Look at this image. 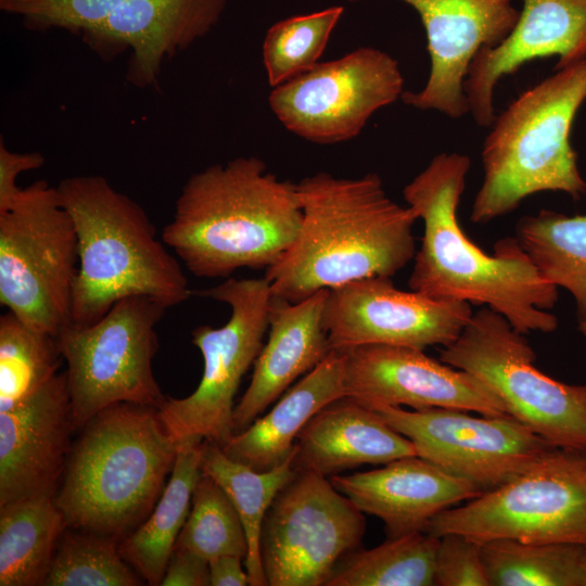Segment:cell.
<instances>
[{
	"label": "cell",
	"instance_id": "17",
	"mask_svg": "<svg viewBox=\"0 0 586 586\" xmlns=\"http://www.w3.org/2000/svg\"><path fill=\"white\" fill-rule=\"evenodd\" d=\"M399 1L420 15L431 60L425 86L417 92L404 91L403 102L462 117L469 113L464 80L471 62L481 49L498 46L514 28L520 16L514 0Z\"/></svg>",
	"mask_w": 586,
	"mask_h": 586
},
{
	"label": "cell",
	"instance_id": "29",
	"mask_svg": "<svg viewBox=\"0 0 586 586\" xmlns=\"http://www.w3.org/2000/svg\"><path fill=\"white\" fill-rule=\"evenodd\" d=\"M440 537L416 532L355 549L336 565L326 586H432Z\"/></svg>",
	"mask_w": 586,
	"mask_h": 586
},
{
	"label": "cell",
	"instance_id": "12",
	"mask_svg": "<svg viewBox=\"0 0 586 586\" xmlns=\"http://www.w3.org/2000/svg\"><path fill=\"white\" fill-rule=\"evenodd\" d=\"M366 519L326 476L296 471L264 519L260 558L268 586L327 585L357 549Z\"/></svg>",
	"mask_w": 586,
	"mask_h": 586
},
{
	"label": "cell",
	"instance_id": "35",
	"mask_svg": "<svg viewBox=\"0 0 586 586\" xmlns=\"http://www.w3.org/2000/svg\"><path fill=\"white\" fill-rule=\"evenodd\" d=\"M125 0H0L3 13L22 18L31 31L53 28L81 36L102 23Z\"/></svg>",
	"mask_w": 586,
	"mask_h": 586
},
{
	"label": "cell",
	"instance_id": "7",
	"mask_svg": "<svg viewBox=\"0 0 586 586\" xmlns=\"http://www.w3.org/2000/svg\"><path fill=\"white\" fill-rule=\"evenodd\" d=\"M77 233L56 187L22 188L0 212V304L54 336L72 323Z\"/></svg>",
	"mask_w": 586,
	"mask_h": 586
},
{
	"label": "cell",
	"instance_id": "30",
	"mask_svg": "<svg viewBox=\"0 0 586 586\" xmlns=\"http://www.w3.org/2000/svg\"><path fill=\"white\" fill-rule=\"evenodd\" d=\"M585 547L498 538L482 543V558L491 586H583Z\"/></svg>",
	"mask_w": 586,
	"mask_h": 586
},
{
	"label": "cell",
	"instance_id": "18",
	"mask_svg": "<svg viewBox=\"0 0 586 586\" xmlns=\"http://www.w3.org/2000/svg\"><path fill=\"white\" fill-rule=\"evenodd\" d=\"M226 5L227 0H125L81 38L105 62L129 50L126 81L154 87L163 63L211 33Z\"/></svg>",
	"mask_w": 586,
	"mask_h": 586
},
{
	"label": "cell",
	"instance_id": "23",
	"mask_svg": "<svg viewBox=\"0 0 586 586\" xmlns=\"http://www.w3.org/2000/svg\"><path fill=\"white\" fill-rule=\"evenodd\" d=\"M413 455L417 450L410 440L391 428L375 410L344 396L319 410L302 429L292 464L296 471L327 477L362 464H385Z\"/></svg>",
	"mask_w": 586,
	"mask_h": 586
},
{
	"label": "cell",
	"instance_id": "20",
	"mask_svg": "<svg viewBox=\"0 0 586 586\" xmlns=\"http://www.w3.org/2000/svg\"><path fill=\"white\" fill-rule=\"evenodd\" d=\"M553 55L557 71L586 59V0H523L508 37L481 49L471 62L464 92L474 122L492 126L494 91L502 77L526 62Z\"/></svg>",
	"mask_w": 586,
	"mask_h": 586
},
{
	"label": "cell",
	"instance_id": "15",
	"mask_svg": "<svg viewBox=\"0 0 586 586\" xmlns=\"http://www.w3.org/2000/svg\"><path fill=\"white\" fill-rule=\"evenodd\" d=\"M391 278L374 276L328 290L323 324L331 349L367 344L445 347L473 315L468 302L403 291Z\"/></svg>",
	"mask_w": 586,
	"mask_h": 586
},
{
	"label": "cell",
	"instance_id": "34",
	"mask_svg": "<svg viewBox=\"0 0 586 586\" xmlns=\"http://www.w3.org/2000/svg\"><path fill=\"white\" fill-rule=\"evenodd\" d=\"M344 8L295 15L275 23L265 35L263 62L275 88L318 64Z\"/></svg>",
	"mask_w": 586,
	"mask_h": 586
},
{
	"label": "cell",
	"instance_id": "13",
	"mask_svg": "<svg viewBox=\"0 0 586 586\" xmlns=\"http://www.w3.org/2000/svg\"><path fill=\"white\" fill-rule=\"evenodd\" d=\"M403 93L398 62L380 49L359 47L275 87L269 106L294 135L334 144L357 137L378 110Z\"/></svg>",
	"mask_w": 586,
	"mask_h": 586
},
{
	"label": "cell",
	"instance_id": "10",
	"mask_svg": "<svg viewBox=\"0 0 586 586\" xmlns=\"http://www.w3.org/2000/svg\"><path fill=\"white\" fill-rule=\"evenodd\" d=\"M167 308L150 296H128L98 321L69 324L59 334L76 431L117 403L157 409L165 404L152 361L158 348L156 326Z\"/></svg>",
	"mask_w": 586,
	"mask_h": 586
},
{
	"label": "cell",
	"instance_id": "1",
	"mask_svg": "<svg viewBox=\"0 0 586 586\" xmlns=\"http://www.w3.org/2000/svg\"><path fill=\"white\" fill-rule=\"evenodd\" d=\"M470 165L464 154L440 153L403 190L423 221L410 290L486 305L523 334L555 331L558 319L549 310L558 288L539 275L517 238L498 240L488 255L464 234L457 209Z\"/></svg>",
	"mask_w": 586,
	"mask_h": 586
},
{
	"label": "cell",
	"instance_id": "33",
	"mask_svg": "<svg viewBox=\"0 0 586 586\" xmlns=\"http://www.w3.org/2000/svg\"><path fill=\"white\" fill-rule=\"evenodd\" d=\"M175 548L192 551L207 561L226 555L245 560L247 556L245 528L232 500L203 473L194 487L191 510Z\"/></svg>",
	"mask_w": 586,
	"mask_h": 586
},
{
	"label": "cell",
	"instance_id": "24",
	"mask_svg": "<svg viewBox=\"0 0 586 586\" xmlns=\"http://www.w3.org/2000/svg\"><path fill=\"white\" fill-rule=\"evenodd\" d=\"M343 365V353L332 349L316 368L288 388L266 415L233 434L222 451L257 471L284 462L294 453L296 438L306 423L328 404L346 396Z\"/></svg>",
	"mask_w": 586,
	"mask_h": 586
},
{
	"label": "cell",
	"instance_id": "31",
	"mask_svg": "<svg viewBox=\"0 0 586 586\" xmlns=\"http://www.w3.org/2000/svg\"><path fill=\"white\" fill-rule=\"evenodd\" d=\"M63 358L58 337L12 311L0 317V412L14 409L55 374Z\"/></svg>",
	"mask_w": 586,
	"mask_h": 586
},
{
	"label": "cell",
	"instance_id": "16",
	"mask_svg": "<svg viewBox=\"0 0 586 586\" xmlns=\"http://www.w3.org/2000/svg\"><path fill=\"white\" fill-rule=\"evenodd\" d=\"M341 352L346 396L372 410L407 406L508 415L479 378L429 357L423 349L367 344Z\"/></svg>",
	"mask_w": 586,
	"mask_h": 586
},
{
	"label": "cell",
	"instance_id": "19",
	"mask_svg": "<svg viewBox=\"0 0 586 586\" xmlns=\"http://www.w3.org/2000/svg\"><path fill=\"white\" fill-rule=\"evenodd\" d=\"M75 431L66 371L14 409L0 412V506L54 497Z\"/></svg>",
	"mask_w": 586,
	"mask_h": 586
},
{
	"label": "cell",
	"instance_id": "40",
	"mask_svg": "<svg viewBox=\"0 0 586 586\" xmlns=\"http://www.w3.org/2000/svg\"><path fill=\"white\" fill-rule=\"evenodd\" d=\"M583 586H586V547L582 559Z\"/></svg>",
	"mask_w": 586,
	"mask_h": 586
},
{
	"label": "cell",
	"instance_id": "25",
	"mask_svg": "<svg viewBox=\"0 0 586 586\" xmlns=\"http://www.w3.org/2000/svg\"><path fill=\"white\" fill-rule=\"evenodd\" d=\"M203 443L201 438L179 442L169 481L153 511L118 544L122 557L148 585H161L190 513L193 491L202 475Z\"/></svg>",
	"mask_w": 586,
	"mask_h": 586
},
{
	"label": "cell",
	"instance_id": "5",
	"mask_svg": "<svg viewBox=\"0 0 586 586\" xmlns=\"http://www.w3.org/2000/svg\"><path fill=\"white\" fill-rule=\"evenodd\" d=\"M56 190L78 240L71 324L89 326L128 296H150L169 308L192 295L145 211L106 178L67 177Z\"/></svg>",
	"mask_w": 586,
	"mask_h": 586
},
{
	"label": "cell",
	"instance_id": "11",
	"mask_svg": "<svg viewBox=\"0 0 586 586\" xmlns=\"http://www.w3.org/2000/svg\"><path fill=\"white\" fill-rule=\"evenodd\" d=\"M192 294L226 303L230 317L219 328L203 324L193 329L192 343L203 357L201 381L189 396L167 398L158 413L178 443L201 438L222 448L234 434L235 394L260 353L269 329L272 295L265 277H229L216 286Z\"/></svg>",
	"mask_w": 586,
	"mask_h": 586
},
{
	"label": "cell",
	"instance_id": "3",
	"mask_svg": "<svg viewBox=\"0 0 586 586\" xmlns=\"http://www.w3.org/2000/svg\"><path fill=\"white\" fill-rule=\"evenodd\" d=\"M297 184L241 156L194 173L183 184L162 241L199 278L275 265L302 222Z\"/></svg>",
	"mask_w": 586,
	"mask_h": 586
},
{
	"label": "cell",
	"instance_id": "38",
	"mask_svg": "<svg viewBox=\"0 0 586 586\" xmlns=\"http://www.w3.org/2000/svg\"><path fill=\"white\" fill-rule=\"evenodd\" d=\"M162 586H208L209 563L201 556L175 548L167 564Z\"/></svg>",
	"mask_w": 586,
	"mask_h": 586
},
{
	"label": "cell",
	"instance_id": "22",
	"mask_svg": "<svg viewBox=\"0 0 586 586\" xmlns=\"http://www.w3.org/2000/svg\"><path fill=\"white\" fill-rule=\"evenodd\" d=\"M327 294L328 290H320L295 303L271 297L268 339L253 365L250 385L234 407V434L250 426L332 351L323 324Z\"/></svg>",
	"mask_w": 586,
	"mask_h": 586
},
{
	"label": "cell",
	"instance_id": "2",
	"mask_svg": "<svg viewBox=\"0 0 586 586\" xmlns=\"http://www.w3.org/2000/svg\"><path fill=\"white\" fill-rule=\"evenodd\" d=\"M296 184L303 211L297 237L265 273L273 297L295 303L355 280L392 277L413 259L418 218L386 194L379 175L319 171Z\"/></svg>",
	"mask_w": 586,
	"mask_h": 586
},
{
	"label": "cell",
	"instance_id": "27",
	"mask_svg": "<svg viewBox=\"0 0 586 586\" xmlns=\"http://www.w3.org/2000/svg\"><path fill=\"white\" fill-rule=\"evenodd\" d=\"M293 457L294 453L273 469L257 471L230 459L218 444L204 440L201 471L227 493L245 528L249 552L244 561L250 586H268L260 558L262 527L273 499L296 474Z\"/></svg>",
	"mask_w": 586,
	"mask_h": 586
},
{
	"label": "cell",
	"instance_id": "26",
	"mask_svg": "<svg viewBox=\"0 0 586 586\" xmlns=\"http://www.w3.org/2000/svg\"><path fill=\"white\" fill-rule=\"evenodd\" d=\"M66 527L53 497L0 506V586H43Z\"/></svg>",
	"mask_w": 586,
	"mask_h": 586
},
{
	"label": "cell",
	"instance_id": "28",
	"mask_svg": "<svg viewBox=\"0 0 586 586\" xmlns=\"http://www.w3.org/2000/svg\"><path fill=\"white\" fill-rule=\"evenodd\" d=\"M517 240L539 275L574 297L586 315V215L542 209L517 224Z\"/></svg>",
	"mask_w": 586,
	"mask_h": 586
},
{
	"label": "cell",
	"instance_id": "6",
	"mask_svg": "<svg viewBox=\"0 0 586 586\" xmlns=\"http://www.w3.org/2000/svg\"><path fill=\"white\" fill-rule=\"evenodd\" d=\"M586 100V59L558 69L521 93L492 124L482 150L483 182L471 220L486 224L538 192L574 199L586 182L570 142L575 115Z\"/></svg>",
	"mask_w": 586,
	"mask_h": 586
},
{
	"label": "cell",
	"instance_id": "37",
	"mask_svg": "<svg viewBox=\"0 0 586 586\" xmlns=\"http://www.w3.org/2000/svg\"><path fill=\"white\" fill-rule=\"evenodd\" d=\"M40 152L17 153L10 151L0 140V212L5 211L21 189L16 179L21 173L40 168L44 164Z\"/></svg>",
	"mask_w": 586,
	"mask_h": 586
},
{
	"label": "cell",
	"instance_id": "36",
	"mask_svg": "<svg viewBox=\"0 0 586 586\" xmlns=\"http://www.w3.org/2000/svg\"><path fill=\"white\" fill-rule=\"evenodd\" d=\"M434 585L491 586L482 558V544L458 533L440 536Z\"/></svg>",
	"mask_w": 586,
	"mask_h": 586
},
{
	"label": "cell",
	"instance_id": "9",
	"mask_svg": "<svg viewBox=\"0 0 586 586\" xmlns=\"http://www.w3.org/2000/svg\"><path fill=\"white\" fill-rule=\"evenodd\" d=\"M424 532L458 533L481 544L509 538L586 546V450L550 448L502 485L440 512Z\"/></svg>",
	"mask_w": 586,
	"mask_h": 586
},
{
	"label": "cell",
	"instance_id": "14",
	"mask_svg": "<svg viewBox=\"0 0 586 586\" xmlns=\"http://www.w3.org/2000/svg\"><path fill=\"white\" fill-rule=\"evenodd\" d=\"M375 411L412 442L418 456L483 493L508 482L555 447L509 415L476 417L449 408Z\"/></svg>",
	"mask_w": 586,
	"mask_h": 586
},
{
	"label": "cell",
	"instance_id": "8",
	"mask_svg": "<svg viewBox=\"0 0 586 586\" xmlns=\"http://www.w3.org/2000/svg\"><path fill=\"white\" fill-rule=\"evenodd\" d=\"M523 335L486 306L441 351L440 360L479 378L509 416L550 445L586 450V383L566 384L542 372Z\"/></svg>",
	"mask_w": 586,
	"mask_h": 586
},
{
	"label": "cell",
	"instance_id": "4",
	"mask_svg": "<svg viewBox=\"0 0 586 586\" xmlns=\"http://www.w3.org/2000/svg\"><path fill=\"white\" fill-rule=\"evenodd\" d=\"M80 431L54 502L67 527L120 542L153 511L179 443L157 408L133 403L104 408Z\"/></svg>",
	"mask_w": 586,
	"mask_h": 586
},
{
	"label": "cell",
	"instance_id": "21",
	"mask_svg": "<svg viewBox=\"0 0 586 586\" xmlns=\"http://www.w3.org/2000/svg\"><path fill=\"white\" fill-rule=\"evenodd\" d=\"M330 482L360 511L382 520L387 538L424 532L436 514L483 493L417 455L375 470L332 475Z\"/></svg>",
	"mask_w": 586,
	"mask_h": 586
},
{
	"label": "cell",
	"instance_id": "41",
	"mask_svg": "<svg viewBox=\"0 0 586 586\" xmlns=\"http://www.w3.org/2000/svg\"><path fill=\"white\" fill-rule=\"evenodd\" d=\"M578 328L579 331L586 336V315L581 317Z\"/></svg>",
	"mask_w": 586,
	"mask_h": 586
},
{
	"label": "cell",
	"instance_id": "39",
	"mask_svg": "<svg viewBox=\"0 0 586 586\" xmlns=\"http://www.w3.org/2000/svg\"><path fill=\"white\" fill-rule=\"evenodd\" d=\"M212 586H246L250 578L242 569V558L233 555L220 556L208 561Z\"/></svg>",
	"mask_w": 586,
	"mask_h": 586
},
{
	"label": "cell",
	"instance_id": "32",
	"mask_svg": "<svg viewBox=\"0 0 586 586\" xmlns=\"http://www.w3.org/2000/svg\"><path fill=\"white\" fill-rule=\"evenodd\" d=\"M113 537L66 527L43 586H138Z\"/></svg>",
	"mask_w": 586,
	"mask_h": 586
}]
</instances>
